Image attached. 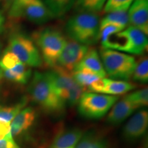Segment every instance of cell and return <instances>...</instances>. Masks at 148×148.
<instances>
[{"label": "cell", "mask_w": 148, "mask_h": 148, "mask_svg": "<svg viewBox=\"0 0 148 148\" xmlns=\"http://www.w3.org/2000/svg\"><path fill=\"white\" fill-rule=\"evenodd\" d=\"M88 49L87 45L70 39L66 40V44L59 57L57 66L70 72H73Z\"/></svg>", "instance_id": "9"}, {"label": "cell", "mask_w": 148, "mask_h": 148, "mask_svg": "<svg viewBox=\"0 0 148 148\" xmlns=\"http://www.w3.org/2000/svg\"><path fill=\"white\" fill-rule=\"evenodd\" d=\"M134 88H135V85L132 83L123 80H114L106 77L99 79L88 86L89 91L114 96L124 94Z\"/></svg>", "instance_id": "12"}, {"label": "cell", "mask_w": 148, "mask_h": 148, "mask_svg": "<svg viewBox=\"0 0 148 148\" xmlns=\"http://www.w3.org/2000/svg\"><path fill=\"white\" fill-rule=\"evenodd\" d=\"M37 117L36 110L32 107L23 108L10 123L11 134L13 138H23L34 126Z\"/></svg>", "instance_id": "11"}, {"label": "cell", "mask_w": 148, "mask_h": 148, "mask_svg": "<svg viewBox=\"0 0 148 148\" xmlns=\"http://www.w3.org/2000/svg\"><path fill=\"white\" fill-rule=\"evenodd\" d=\"M34 38L45 63L51 68L57 66L59 57L66 44L65 37L57 29L47 27L35 33Z\"/></svg>", "instance_id": "6"}, {"label": "cell", "mask_w": 148, "mask_h": 148, "mask_svg": "<svg viewBox=\"0 0 148 148\" xmlns=\"http://www.w3.org/2000/svg\"><path fill=\"white\" fill-rule=\"evenodd\" d=\"M134 0H108L104 8L105 13L119 11H127Z\"/></svg>", "instance_id": "26"}, {"label": "cell", "mask_w": 148, "mask_h": 148, "mask_svg": "<svg viewBox=\"0 0 148 148\" xmlns=\"http://www.w3.org/2000/svg\"><path fill=\"white\" fill-rule=\"evenodd\" d=\"M118 99L117 96L85 92L77 103V110L86 119H99L106 115Z\"/></svg>", "instance_id": "7"}, {"label": "cell", "mask_w": 148, "mask_h": 148, "mask_svg": "<svg viewBox=\"0 0 148 148\" xmlns=\"http://www.w3.org/2000/svg\"><path fill=\"white\" fill-rule=\"evenodd\" d=\"M76 0H44V3L55 17L62 16L69 11Z\"/></svg>", "instance_id": "21"}, {"label": "cell", "mask_w": 148, "mask_h": 148, "mask_svg": "<svg viewBox=\"0 0 148 148\" xmlns=\"http://www.w3.org/2000/svg\"><path fill=\"white\" fill-rule=\"evenodd\" d=\"M5 50L13 53L20 61L28 66L38 67L42 65L41 55L35 42L21 33L11 35Z\"/></svg>", "instance_id": "8"}, {"label": "cell", "mask_w": 148, "mask_h": 148, "mask_svg": "<svg viewBox=\"0 0 148 148\" xmlns=\"http://www.w3.org/2000/svg\"><path fill=\"white\" fill-rule=\"evenodd\" d=\"M29 0H15L8 10V16L12 19H17L22 17L23 10Z\"/></svg>", "instance_id": "28"}, {"label": "cell", "mask_w": 148, "mask_h": 148, "mask_svg": "<svg viewBox=\"0 0 148 148\" xmlns=\"http://www.w3.org/2000/svg\"><path fill=\"white\" fill-rule=\"evenodd\" d=\"M86 70L95 74L99 78H104L106 73L103 69L100 56L96 49L88 48L87 52L83 57L82 60L75 66L74 71Z\"/></svg>", "instance_id": "15"}, {"label": "cell", "mask_w": 148, "mask_h": 148, "mask_svg": "<svg viewBox=\"0 0 148 148\" xmlns=\"http://www.w3.org/2000/svg\"><path fill=\"white\" fill-rule=\"evenodd\" d=\"M84 133L77 127L60 131L49 148H75Z\"/></svg>", "instance_id": "17"}, {"label": "cell", "mask_w": 148, "mask_h": 148, "mask_svg": "<svg viewBox=\"0 0 148 148\" xmlns=\"http://www.w3.org/2000/svg\"><path fill=\"white\" fill-rule=\"evenodd\" d=\"M12 136L10 130V123L0 121V140Z\"/></svg>", "instance_id": "30"}, {"label": "cell", "mask_w": 148, "mask_h": 148, "mask_svg": "<svg viewBox=\"0 0 148 148\" xmlns=\"http://www.w3.org/2000/svg\"><path fill=\"white\" fill-rule=\"evenodd\" d=\"M132 79L140 83H147L148 81V59L147 57L140 59L136 62Z\"/></svg>", "instance_id": "23"}, {"label": "cell", "mask_w": 148, "mask_h": 148, "mask_svg": "<svg viewBox=\"0 0 148 148\" xmlns=\"http://www.w3.org/2000/svg\"><path fill=\"white\" fill-rule=\"evenodd\" d=\"M136 109V107L124 97L113 105L107 116V123L112 125H119L127 119Z\"/></svg>", "instance_id": "16"}, {"label": "cell", "mask_w": 148, "mask_h": 148, "mask_svg": "<svg viewBox=\"0 0 148 148\" xmlns=\"http://www.w3.org/2000/svg\"><path fill=\"white\" fill-rule=\"evenodd\" d=\"M3 22V15H2V14H1V12H0V28H1V25H2Z\"/></svg>", "instance_id": "32"}, {"label": "cell", "mask_w": 148, "mask_h": 148, "mask_svg": "<svg viewBox=\"0 0 148 148\" xmlns=\"http://www.w3.org/2000/svg\"><path fill=\"white\" fill-rule=\"evenodd\" d=\"M106 0H76L75 7L80 12L95 13L102 9Z\"/></svg>", "instance_id": "22"}, {"label": "cell", "mask_w": 148, "mask_h": 148, "mask_svg": "<svg viewBox=\"0 0 148 148\" xmlns=\"http://www.w3.org/2000/svg\"><path fill=\"white\" fill-rule=\"evenodd\" d=\"M28 92L32 100L45 112L52 115L63 113L66 105L55 92L45 73L34 72Z\"/></svg>", "instance_id": "1"}, {"label": "cell", "mask_w": 148, "mask_h": 148, "mask_svg": "<svg viewBox=\"0 0 148 148\" xmlns=\"http://www.w3.org/2000/svg\"><path fill=\"white\" fill-rule=\"evenodd\" d=\"M129 100L136 108H143L147 106L148 103V89L144 88L130 93L125 97Z\"/></svg>", "instance_id": "25"}, {"label": "cell", "mask_w": 148, "mask_h": 148, "mask_svg": "<svg viewBox=\"0 0 148 148\" xmlns=\"http://www.w3.org/2000/svg\"><path fill=\"white\" fill-rule=\"evenodd\" d=\"M20 61L16 55L10 51L5 50L0 58V68L1 69L10 70L16 66Z\"/></svg>", "instance_id": "27"}, {"label": "cell", "mask_w": 148, "mask_h": 148, "mask_svg": "<svg viewBox=\"0 0 148 148\" xmlns=\"http://www.w3.org/2000/svg\"><path fill=\"white\" fill-rule=\"evenodd\" d=\"M101 40L103 48L105 49H116L136 55L145 52L148 45L147 35L132 26H129Z\"/></svg>", "instance_id": "4"}, {"label": "cell", "mask_w": 148, "mask_h": 148, "mask_svg": "<svg viewBox=\"0 0 148 148\" xmlns=\"http://www.w3.org/2000/svg\"><path fill=\"white\" fill-rule=\"evenodd\" d=\"M128 14L127 11H119V12H110L104 16L99 23V29L108 25H115L122 29L128 25Z\"/></svg>", "instance_id": "18"}, {"label": "cell", "mask_w": 148, "mask_h": 148, "mask_svg": "<svg viewBox=\"0 0 148 148\" xmlns=\"http://www.w3.org/2000/svg\"><path fill=\"white\" fill-rule=\"evenodd\" d=\"M15 0H0V3H1V7H2L3 10L5 12H8L10 10V7L13 4Z\"/></svg>", "instance_id": "31"}, {"label": "cell", "mask_w": 148, "mask_h": 148, "mask_svg": "<svg viewBox=\"0 0 148 148\" xmlns=\"http://www.w3.org/2000/svg\"><path fill=\"white\" fill-rule=\"evenodd\" d=\"M65 30L70 39L87 46L95 44L99 38V17L95 13L81 12L69 18Z\"/></svg>", "instance_id": "2"}, {"label": "cell", "mask_w": 148, "mask_h": 148, "mask_svg": "<svg viewBox=\"0 0 148 148\" xmlns=\"http://www.w3.org/2000/svg\"><path fill=\"white\" fill-rule=\"evenodd\" d=\"M23 16L37 24L46 23L55 17L42 0H29L24 7Z\"/></svg>", "instance_id": "14"}, {"label": "cell", "mask_w": 148, "mask_h": 148, "mask_svg": "<svg viewBox=\"0 0 148 148\" xmlns=\"http://www.w3.org/2000/svg\"><path fill=\"white\" fill-rule=\"evenodd\" d=\"M129 23L130 26L148 34V0H134L129 8Z\"/></svg>", "instance_id": "13"}, {"label": "cell", "mask_w": 148, "mask_h": 148, "mask_svg": "<svg viewBox=\"0 0 148 148\" xmlns=\"http://www.w3.org/2000/svg\"><path fill=\"white\" fill-rule=\"evenodd\" d=\"M75 148H108L106 140L92 132L83 134Z\"/></svg>", "instance_id": "19"}, {"label": "cell", "mask_w": 148, "mask_h": 148, "mask_svg": "<svg viewBox=\"0 0 148 148\" xmlns=\"http://www.w3.org/2000/svg\"><path fill=\"white\" fill-rule=\"evenodd\" d=\"M27 103V97H23L18 103L11 106H2L0 104V121L10 123L18 112Z\"/></svg>", "instance_id": "20"}, {"label": "cell", "mask_w": 148, "mask_h": 148, "mask_svg": "<svg viewBox=\"0 0 148 148\" xmlns=\"http://www.w3.org/2000/svg\"><path fill=\"white\" fill-rule=\"evenodd\" d=\"M100 58L106 75L112 79L128 80L132 77L136 65V61L132 56L102 48Z\"/></svg>", "instance_id": "5"}, {"label": "cell", "mask_w": 148, "mask_h": 148, "mask_svg": "<svg viewBox=\"0 0 148 148\" xmlns=\"http://www.w3.org/2000/svg\"><path fill=\"white\" fill-rule=\"evenodd\" d=\"M1 43H0V55H1Z\"/></svg>", "instance_id": "34"}, {"label": "cell", "mask_w": 148, "mask_h": 148, "mask_svg": "<svg viewBox=\"0 0 148 148\" xmlns=\"http://www.w3.org/2000/svg\"><path fill=\"white\" fill-rule=\"evenodd\" d=\"M45 73L55 92L66 106H73L78 103L86 88L75 82L71 72L56 66Z\"/></svg>", "instance_id": "3"}, {"label": "cell", "mask_w": 148, "mask_h": 148, "mask_svg": "<svg viewBox=\"0 0 148 148\" xmlns=\"http://www.w3.org/2000/svg\"><path fill=\"white\" fill-rule=\"evenodd\" d=\"M72 76L75 82L85 88L88 87L92 83L100 79L95 74L86 70L74 71L72 72Z\"/></svg>", "instance_id": "24"}, {"label": "cell", "mask_w": 148, "mask_h": 148, "mask_svg": "<svg viewBox=\"0 0 148 148\" xmlns=\"http://www.w3.org/2000/svg\"><path fill=\"white\" fill-rule=\"evenodd\" d=\"M0 148H21L16 143L12 136L0 140Z\"/></svg>", "instance_id": "29"}, {"label": "cell", "mask_w": 148, "mask_h": 148, "mask_svg": "<svg viewBox=\"0 0 148 148\" xmlns=\"http://www.w3.org/2000/svg\"><path fill=\"white\" fill-rule=\"evenodd\" d=\"M148 112L145 109L138 111L125 123L122 130V136L127 142L139 140L147 132Z\"/></svg>", "instance_id": "10"}, {"label": "cell", "mask_w": 148, "mask_h": 148, "mask_svg": "<svg viewBox=\"0 0 148 148\" xmlns=\"http://www.w3.org/2000/svg\"><path fill=\"white\" fill-rule=\"evenodd\" d=\"M3 77V73H2V70L1 69V68H0V79L2 78Z\"/></svg>", "instance_id": "33"}]
</instances>
